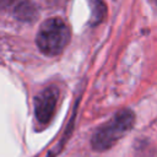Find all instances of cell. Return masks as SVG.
Masks as SVG:
<instances>
[{
  "mask_svg": "<svg viewBox=\"0 0 157 157\" xmlns=\"http://www.w3.org/2000/svg\"><path fill=\"white\" fill-rule=\"evenodd\" d=\"M134 123H135V114L132 110L130 109L119 110L109 121H107L94 131L91 139L92 147L98 152L109 150L125 134H128L131 130Z\"/></svg>",
  "mask_w": 157,
  "mask_h": 157,
  "instance_id": "6da1fadb",
  "label": "cell"
},
{
  "mask_svg": "<svg viewBox=\"0 0 157 157\" xmlns=\"http://www.w3.org/2000/svg\"><path fill=\"white\" fill-rule=\"evenodd\" d=\"M70 40V28L59 17L45 20L37 33L36 43L39 50L48 55L54 56L60 54Z\"/></svg>",
  "mask_w": 157,
  "mask_h": 157,
  "instance_id": "7a4b0ae2",
  "label": "cell"
},
{
  "mask_svg": "<svg viewBox=\"0 0 157 157\" xmlns=\"http://www.w3.org/2000/svg\"><path fill=\"white\" fill-rule=\"evenodd\" d=\"M59 99V90L49 86L40 91L34 98V117L39 125H48L53 119Z\"/></svg>",
  "mask_w": 157,
  "mask_h": 157,
  "instance_id": "3957f363",
  "label": "cell"
},
{
  "mask_svg": "<svg viewBox=\"0 0 157 157\" xmlns=\"http://www.w3.org/2000/svg\"><path fill=\"white\" fill-rule=\"evenodd\" d=\"M13 16L21 21H33L37 17V9L29 0H6Z\"/></svg>",
  "mask_w": 157,
  "mask_h": 157,
  "instance_id": "277c9868",
  "label": "cell"
},
{
  "mask_svg": "<svg viewBox=\"0 0 157 157\" xmlns=\"http://www.w3.org/2000/svg\"><path fill=\"white\" fill-rule=\"evenodd\" d=\"M91 18L90 23L92 26H96L101 23L104 17L107 16V6L102 0H92L91 1Z\"/></svg>",
  "mask_w": 157,
  "mask_h": 157,
  "instance_id": "5b68a950",
  "label": "cell"
},
{
  "mask_svg": "<svg viewBox=\"0 0 157 157\" xmlns=\"http://www.w3.org/2000/svg\"><path fill=\"white\" fill-rule=\"evenodd\" d=\"M155 1H157V0H155Z\"/></svg>",
  "mask_w": 157,
  "mask_h": 157,
  "instance_id": "8992f818",
  "label": "cell"
}]
</instances>
